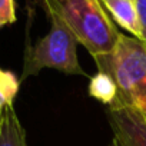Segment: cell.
I'll return each instance as SVG.
<instances>
[{
  "label": "cell",
  "instance_id": "cell-6",
  "mask_svg": "<svg viewBox=\"0 0 146 146\" xmlns=\"http://www.w3.org/2000/svg\"><path fill=\"white\" fill-rule=\"evenodd\" d=\"M0 146H27L25 129L13 106L0 115Z\"/></svg>",
  "mask_w": 146,
  "mask_h": 146
},
{
  "label": "cell",
  "instance_id": "cell-9",
  "mask_svg": "<svg viewBox=\"0 0 146 146\" xmlns=\"http://www.w3.org/2000/svg\"><path fill=\"white\" fill-rule=\"evenodd\" d=\"M16 20L15 0H0V27Z\"/></svg>",
  "mask_w": 146,
  "mask_h": 146
},
{
  "label": "cell",
  "instance_id": "cell-5",
  "mask_svg": "<svg viewBox=\"0 0 146 146\" xmlns=\"http://www.w3.org/2000/svg\"><path fill=\"white\" fill-rule=\"evenodd\" d=\"M103 7L112 15L113 20L136 39H142L140 23L135 0H100Z\"/></svg>",
  "mask_w": 146,
  "mask_h": 146
},
{
  "label": "cell",
  "instance_id": "cell-2",
  "mask_svg": "<svg viewBox=\"0 0 146 146\" xmlns=\"http://www.w3.org/2000/svg\"><path fill=\"white\" fill-rule=\"evenodd\" d=\"M93 59L100 72L115 79L117 96L146 117V44L120 33L112 53Z\"/></svg>",
  "mask_w": 146,
  "mask_h": 146
},
{
  "label": "cell",
  "instance_id": "cell-11",
  "mask_svg": "<svg viewBox=\"0 0 146 146\" xmlns=\"http://www.w3.org/2000/svg\"><path fill=\"white\" fill-rule=\"evenodd\" d=\"M145 44H146V43H145Z\"/></svg>",
  "mask_w": 146,
  "mask_h": 146
},
{
  "label": "cell",
  "instance_id": "cell-8",
  "mask_svg": "<svg viewBox=\"0 0 146 146\" xmlns=\"http://www.w3.org/2000/svg\"><path fill=\"white\" fill-rule=\"evenodd\" d=\"M20 80L12 72L0 67V115L13 106V100L19 92Z\"/></svg>",
  "mask_w": 146,
  "mask_h": 146
},
{
  "label": "cell",
  "instance_id": "cell-4",
  "mask_svg": "<svg viewBox=\"0 0 146 146\" xmlns=\"http://www.w3.org/2000/svg\"><path fill=\"white\" fill-rule=\"evenodd\" d=\"M108 119L113 132L109 146H146V117L119 96L109 105Z\"/></svg>",
  "mask_w": 146,
  "mask_h": 146
},
{
  "label": "cell",
  "instance_id": "cell-7",
  "mask_svg": "<svg viewBox=\"0 0 146 146\" xmlns=\"http://www.w3.org/2000/svg\"><path fill=\"white\" fill-rule=\"evenodd\" d=\"M117 86L115 79L106 72H98L95 76L90 78L89 82V95L102 103L110 105L117 98Z\"/></svg>",
  "mask_w": 146,
  "mask_h": 146
},
{
  "label": "cell",
  "instance_id": "cell-3",
  "mask_svg": "<svg viewBox=\"0 0 146 146\" xmlns=\"http://www.w3.org/2000/svg\"><path fill=\"white\" fill-rule=\"evenodd\" d=\"M47 17L52 25L49 33L25 50L22 80L29 76H36L42 69H56L67 75L85 76L86 73L76 53V37L59 17L53 15Z\"/></svg>",
  "mask_w": 146,
  "mask_h": 146
},
{
  "label": "cell",
  "instance_id": "cell-10",
  "mask_svg": "<svg viewBox=\"0 0 146 146\" xmlns=\"http://www.w3.org/2000/svg\"><path fill=\"white\" fill-rule=\"evenodd\" d=\"M135 5L137 9L139 23H140V35L142 42L146 43V0H135Z\"/></svg>",
  "mask_w": 146,
  "mask_h": 146
},
{
  "label": "cell",
  "instance_id": "cell-1",
  "mask_svg": "<svg viewBox=\"0 0 146 146\" xmlns=\"http://www.w3.org/2000/svg\"><path fill=\"white\" fill-rule=\"evenodd\" d=\"M46 15L59 17L93 57L112 53L120 33L100 0H37Z\"/></svg>",
  "mask_w": 146,
  "mask_h": 146
}]
</instances>
